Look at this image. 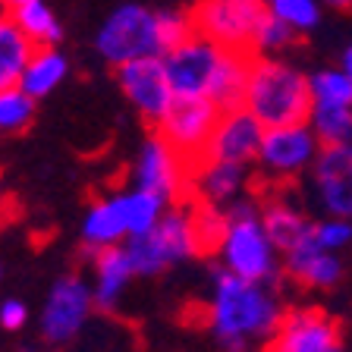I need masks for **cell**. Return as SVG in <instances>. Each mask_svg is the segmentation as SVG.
<instances>
[{
	"label": "cell",
	"mask_w": 352,
	"mask_h": 352,
	"mask_svg": "<svg viewBox=\"0 0 352 352\" xmlns=\"http://www.w3.org/2000/svg\"><path fill=\"white\" fill-rule=\"evenodd\" d=\"M286 308L274 283L245 280L227 267H211V296L205 308L208 333L220 352H255L271 343Z\"/></svg>",
	"instance_id": "cell-1"
},
{
	"label": "cell",
	"mask_w": 352,
	"mask_h": 352,
	"mask_svg": "<svg viewBox=\"0 0 352 352\" xmlns=\"http://www.w3.org/2000/svg\"><path fill=\"white\" fill-rule=\"evenodd\" d=\"M170 85L176 95H201L211 98L220 110L242 107L245 82L252 69L249 51H233L211 38L192 32L189 38L164 54Z\"/></svg>",
	"instance_id": "cell-2"
},
{
	"label": "cell",
	"mask_w": 352,
	"mask_h": 352,
	"mask_svg": "<svg viewBox=\"0 0 352 352\" xmlns=\"http://www.w3.org/2000/svg\"><path fill=\"white\" fill-rule=\"evenodd\" d=\"M192 35L189 10H154L142 0H123L107 13L95 35V51L107 66L135 57H164L170 47Z\"/></svg>",
	"instance_id": "cell-3"
},
{
	"label": "cell",
	"mask_w": 352,
	"mask_h": 352,
	"mask_svg": "<svg viewBox=\"0 0 352 352\" xmlns=\"http://www.w3.org/2000/svg\"><path fill=\"white\" fill-rule=\"evenodd\" d=\"M214 258L220 267L245 280L274 283L283 274V252L264 227L258 198L242 195L227 208V230L214 249Z\"/></svg>",
	"instance_id": "cell-4"
},
{
	"label": "cell",
	"mask_w": 352,
	"mask_h": 352,
	"mask_svg": "<svg viewBox=\"0 0 352 352\" xmlns=\"http://www.w3.org/2000/svg\"><path fill=\"white\" fill-rule=\"evenodd\" d=\"M311 104L308 73L283 57H252L242 107L252 110L264 126L305 123Z\"/></svg>",
	"instance_id": "cell-5"
},
{
	"label": "cell",
	"mask_w": 352,
	"mask_h": 352,
	"mask_svg": "<svg viewBox=\"0 0 352 352\" xmlns=\"http://www.w3.org/2000/svg\"><path fill=\"white\" fill-rule=\"evenodd\" d=\"M132 258L135 277H161L164 271L186 264L192 258L205 255L201 239L195 230V214H192V198H179L164 211V217L154 223L148 233L132 236L123 242Z\"/></svg>",
	"instance_id": "cell-6"
},
{
	"label": "cell",
	"mask_w": 352,
	"mask_h": 352,
	"mask_svg": "<svg viewBox=\"0 0 352 352\" xmlns=\"http://www.w3.org/2000/svg\"><path fill=\"white\" fill-rule=\"evenodd\" d=\"M95 311L98 305L95 293H91V280L79 277V274H63L54 280L47 296H44V308L38 315L41 340L47 346L73 343Z\"/></svg>",
	"instance_id": "cell-7"
},
{
	"label": "cell",
	"mask_w": 352,
	"mask_h": 352,
	"mask_svg": "<svg viewBox=\"0 0 352 352\" xmlns=\"http://www.w3.org/2000/svg\"><path fill=\"white\" fill-rule=\"evenodd\" d=\"M220 120V107L211 98L201 95H173L164 117L154 123V132H161L164 139L176 148L189 167H195L208 154V142L214 135V126Z\"/></svg>",
	"instance_id": "cell-8"
},
{
	"label": "cell",
	"mask_w": 352,
	"mask_h": 352,
	"mask_svg": "<svg viewBox=\"0 0 352 352\" xmlns=\"http://www.w3.org/2000/svg\"><path fill=\"white\" fill-rule=\"evenodd\" d=\"M264 13V0H195L189 7L192 32L249 54Z\"/></svg>",
	"instance_id": "cell-9"
},
{
	"label": "cell",
	"mask_w": 352,
	"mask_h": 352,
	"mask_svg": "<svg viewBox=\"0 0 352 352\" xmlns=\"http://www.w3.org/2000/svg\"><path fill=\"white\" fill-rule=\"evenodd\" d=\"M321 142H318L315 129L305 123H286V126H264L261 145H258L255 167L261 170L267 179H296V176L308 173L315 164Z\"/></svg>",
	"instance_id": "cell-10"
},
{
	"label": "cell",
	"mask_w": 352,
	"mask_h": 352,
	"mask_svg": "<svg viewBox=\"0 0 352 352\" xmlns=\"http://www.w3.org/2000/svg\"><path fill=\"white\" fill-rule=\"evenodd\" d=\"M189 173L192 167L176 154V148L164 139L161 132H151L135 151L129 179L132 186L151 189L167 201H179L189 195Z\"/></svg>",
	"instance_id": "cell-11"
},
{
	"label": "cell",
	"mask_w": 352,
	"mask_h": 352,
	"mask_svg": "<svg viewBox=\"0 0 352 352\" xmlns=\"http://www.w3.org/2000/svg\"><path fill=\"white\" fill-rule=\"evenodd\" d=\"M117 85L123 91V98L129 101V107L145 120L148 126H154L164 117V110L173 101V85H170L167 66L164 57H135L126 63L113 66Z\"/></svg>",
	"instance_id": "cell-12"
},
{
	"label": "cell",
	"mask_w": 352,
	"mask_h": 352,
	"mask_svg": "<svg viewBox=\"0 0 352 352\" xmlns=\"http://www.w3.org/2000/svg\"><path fill=\"white\" fill-rule=\"evenodd\" d=\"M308 192L321 214L352 217V142L321 145L308 170Z\"/></svg>",
	"instance_id": "cell-13"
},
{
	"label": "cell",
	"mask_w": 352,
	"mask_h": 352,
	"mask_svg": "<svg viewBox=\"0 0 352 352\" xmlns=\"http://www.w3.org/2000/svg\"><path fill=\"white\" fill-rule=\"evenodd\" d=\"M340 349V324L315 305L289 308L264 352H333Z\"/></svg>",
	"instance_id": "cell-14"
},
{
	"label": "cell",
	"mask_w": 352,
	"mask_h": 352,
	"mask_svg": "<svg viewBox=\"0 0 352 352\" xmlns=\"http://www.w3.org/2000/svg\"><path fill=\"white\" fill-rule=\"evenodd\" d=\"M261 135H264V123L252 110H245V107L220 110V120H217V126H214V135H211V142H208L205 157L255 167Z\"/></svg>",
	"instance_id": "cell-15"
},
{
	"label": "cell",
	"mask_w": 352,
	"mask_h": 352,
	"mask_svg": "<svg viewBox=\"0 0 352 352\" xmlns=\"http://www.w3.org/2000/svg\"><path fill=\"white\" fill-rule=\"evenodd\" d=\"M343 271L346 267L340 252L324 249L311 233L283 252V274L305 289H333L343 280Z\"/></svg>",
	"instance_id": "cell-16"
},
{
	"label": "cell",
	"mask_w": 352,
	"mask_h": 352,
	"mask_svg": "<svg viewBox=\"0 0 352 352\" xmlns=\"http://www.w3.org/2000/svg\"><path fill=\"white\" fill-rule=\"evenodd\" d=\"M249 170L245 164H230L217 157H201L189 173V198L205 205L230 208L249 192Z\"/></svg>",
	"instance_id": "cell-17"
},
{
	"label": "cell",
	"mask_w": 352,
	"mask_h": 352,
	"mask_svg": "<svg viewBox=\"0 0 352 352\" xmlns=\"http://www.w3.org/2000/svg\"><path fill=\"white\" fill-rule=\"evenodd\" d=\"M135 280V267L126 245H110L95 252L91 258V293H95L98 311H117L126 289Z\"/></svg>",
	"instance_id": "cell-18"
},
{
	"label": "cell",
	"mask_w": 352,
	"mask_h": 352,
	"mask_svg": "<svg viewBox=\"0 0 352 352\" xmlns=\"http://www.w3.org/2000/svg\"><path fill=\"white\" fill-rule=\"evenodd\" d=\"M79 239L91 255L101 249H110V245H123V242L129 239L117 192H110V195H104V198H95V201L88 205L85 217H82Z\"/></svg>",
	"instance_id": "cell-19"
},
{
	"label": "cell",
	"mask_w": 352,
	"mask_h": 352,
	"mask_svg": "<svg viewBox=\"0 0 352 352\" xmlns=\"http://www.w3.org/2000/svg\"><path fill=\"white\" fill-rule=\"evenodd\" d=\"M261 220H264V227H267V233H271V239L277 242L280 252L293 249L296 242L305 239V236L311 233V223H315L296 201H289V198H283V195L264 198Z\"/></svg>",
	"instance_id": "cell-20"
},
{
	"label": "cell",
	"mask_w": 352,
	"mask_h": 352,
	"mask_svg": "<svg viewBox=\"0 0 352 352\" xmlns=\"http://www.w3.org/2000/svg\"><path fill=\"white\" fill-rule=\"evenodd\" d=\"M69 76V57L57 47H35L19 76V88H25L35 101L54 95Z\"/></svg>",
	"instance_id": "cell-21"
},
{
	"label": "cell",
	"mask_w": 352,
	"mask_h": 352,
	"mask_svg": "<svg viewBox=\"0 0 352 352\" xmlns=\"http://www.w3.org/2000/svg\"><path fill=\"white\" fill-rule=\"evenodd\" d=\"M32 51H35V44L16 25L13 13L0 10V88L19 85V76L29 63Z\"/></svg>",
	"instance_id": "cell-22"
},
{
	"label": "cell",
	"mask_w": 352,
	"mask_h": 352,
	"mask_svg": "<svg viewBox=\"0 0 352 352\" xmlns=\"http://www.w3.org/2000/svg\"><path fill=\"white\" fill-rule=\"evenodd\" d=\"M117 198H120V208H123V217H126V233L132 236H142L164 217L173 201H167L164 195L151 189H142V186H129V189H117Z\"/></svg>",
	"instance_id": "cell-23"
},
{
	"label": "cell",
	"mask_w": 352,
	"mask_h": 352,
	"mask_svg": "<svg viewBox=\"0 0 352 352\" xmlns=\"http://www.w3.org/2000/svg\"><path fill=\"white\" fill-rule=\"evenodd\" d=\"M13 19L35 47H57L63 41V22L47 0H25L13 10Z\"/></svg>",
	"instance_id": "cell-24"
},
{
	"label": "cell",
	"mask_w": 352,
	"mask_h": 352,
	"mask_svg": "<svg viewBox=\"0 0 352 352\" xmlns=\"http://www.w3.org/2000/svg\"><path fill=\"white\" fill-rule=\"evenodd\" d=\"M308 126L315 129L321 145H343V142H352V107L311 104Z\"/></svg>",
	"instance_id": "cell-25"
},
{
	"label": "cell",
	"mask_w": 352,
	"mask_h": 352,
	"mask_svg": "<svg viewBox=\"0 0 352 352\" xmlns=\"http://www.w3.org/2000/svg\"><path fill=\"white\" fill-rule=\"evenodd\" d=\"M38 101L19 85L0 88V135H19L35 120Z\"/></svg>",
	"instance_id": "cell-26"
},
{
	"label": "cell",
	"mask_w": 352,
	"mask_h": 352,
	"mask_svg": "<svg viewBox=\"0 0 352 352\" xmlns=\"http://www.w3.org/2000/svg\"><path fill=\"white\" fill-rule=\"evenodd\" d=\"M311 82V101L333 104V107H352V79L343 66H324L308 76Z\"/></svg>",
	"instance_id": "cell-27"
},
{
	"label": "cell",
	"mask_w": 352,
	"mask_h": 352,
	"mask_svg": "<svg viewBox=\"0 0 352 352\" xmlns=\"http://www.w3.org/2000/svg\"><path fill=\"white\" fill-rule=\"evenodd\" d=\"M299 32L289 29L283 19L264 13L261 22H258L255 41H252V57H283L286 51H293Z\"/></svg>",
	"instance_id": "cell-28"
},
{
	"label": "cell",
	"mask_w": 352,
	"mask_h": 352,
	"mask_svg": "<svg viewBox=\"0 0 352 352\" xmlns=\"http://www.w3.org/2000/svg\"><path fill=\"white\" fill-rule=\"evenodd\" d=\"M264 10L277 16V19H283L299 35H308V32H315L321 25L324 3L321 0H264Z\"/></svg>",
	"instance_id": "cell-29"
},
{
	"label": "cell",
	"mask_w": 352,
	"mask_h": 352,
	"mask_svg": "<svg viewBox=\"0 0 352 352\" xmlns=\"http://www.w3.org/2000/svg\"><path fill=\"white\" fill-rule=\"evenodd\" d=\"M311 236L321 242L324 249L340 252L352 249V217H340V214H324L321 220L311 223Z\"/></svg>",
	"instance_id": "cell-30"
},
{
	"label": "cell",
	"mask_w": 352,
	"mask_h": 352,
	"mask_svg": "<svg viewBox=\"0 0 352 352\" xmlns=\"http://www.w3.org/2000/svg\"><path fill=\"white\" fill-rule=\"evenodd\" d=\"M25 324H29V305H25V302L16 299V296L0 302V327L16 333V330H22Z\"/></svg>",
	"instance_id": "cell-31"
},
{
	"label": "cell",
	"mask_w": 352,
	"mask_h": 352,
	"mask_svg": "<svg viewBox=\"0 0 352 352\" xmlns=\"http://www.w3.org/2000/svg\"><path fill=\"white\" fill-rule=\"evenodd\" d=\"M340 66H343L346 76L352 79V44H346V47H343V54H340Z\"/></svg>",
	"instance_id": "cell-32"
},
{
	"label": "cell",
	"mask_w": 352,
	"mask_h": 352,
	"mask_svg": "<svg viewBox=\"0 0 352 352\" xmlns=\"http://www.w3.org/2000/svg\"><path fill=\"white\" fill-rule=\"evenodd\" d=\"M327 10H352V0H321Z\"/></svg>",
	"instance_id": "cell-33"
},
{
	"label": "cell",
	"mask_w": 352,
	"mask_h": 352,
	"mask_svg": "<svg viewBox=\"0 0 352 352\" xmlns=\"http://www.w3.org/2000/svg\"><path fill=\"white\" fill-rule=\"evenodd\" d=\"M25 0H0V10H7V13H13L16 7H22Z\"/></svg>",
	"instance_id": "cell-34"
},
{
	"label": "cell",
	"mask_w": 352,
	"mask_h": 352,
	"mask_svg": "<svg viewBox=\"0 0 352 352\" xmlns=\"http://www.w3.org/2000/svg\"><path fill=\"white\" fill-rule=\"evenodd\" d=\"M0 280H3V264H0Z\"/></svg>",
	"instance_id": "cell-35"
},
{
	"label": "cell",
	"mask_w": 352,
	"mask_h": 352,
	"mask_svg": "<svg viewBox=\"0 0 352 352\" xmlns=\"http://www.w3.org/2000/svg\"><path fill=\"white\" fill-rule=\"evenodd\" d=\"M47 352H57V346H51V349H47Z\"/></svg>",
	"instance_id": "cell-36"
},
{
	"label": "cell",
	"mask_w": 352,
	"mask_h": 352,
	"mask_svg": "<svg viewBox=\"0 0 352 352\" xmlns=\"http://www.w3.org/2000/svg\"><path fill=\"white\" fill-rule=\"evenodd\" d=\"M333 352H346V349H343V346H340V349H333Z\"/></svg>",
	"instance_id": "cell-37"
}]
</instances>
